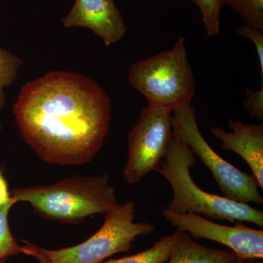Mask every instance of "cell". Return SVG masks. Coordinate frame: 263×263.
<instances>
[{
	"label": "cell",
	"mask_w": 263,
	"mask_h": 263,
	"mask_svg": "<svg viewBox=\"0 0 263 263\" xmlns=\"http://www.w3.org/2000/svg\"><path fill=\"white\" fill-rule=\"evenodd\" d=\"M110 97L94 80L53 70L22 86L13 114L24 142L48 164L82 165L108 136Z\"/></svg>",
	"instance_id": "1"
},
{
	"label": "cell",
	"mask_w": 263,
	"mask_h": 263,
	"mask_svg": "<svg viewBox=\"0 0 263 263\" xmlns=\"http://www.w3.org/2000/svg\"><path fill=\"white\" fill-rule=\"evenodd\" d=\"M17 202H27L45 219L76 224L94 214L104 216L118 205L115 188L108 174L70 176L44 186L14 189Z\"/></svg>",
	"instance_id": "2"
},
{
	"label": "cell",
	"mask_w": 263,
	"mask_h": 263,
	"mask_svg": "<svg viewBox=\"0 0 263 263\" xmlns=\"http://www.w3.org/2000/svg\"><path fill=\"white\" fill-rule=\"evenodd\" d=\"M195 158L191 148L173 133L167 154L157 171L172 188L173 197L167 209L179 214H199L213 220L247 221L262 228V211L249 203L207 193L197 186L190 174Z\"/></svg>",
	"instance_id": "3"
},
{
	"label": "cell",
	"mask_w": 263,
	"mask_h": 263,
	"mask_svg": "<svg viewBox=\"0 0 263 263\" xmlns=\"http://www.w3.org/2000/svg\"><path fill=\"white\" fill-rule=\"evenodd\" d=\"M127 79L132 87L146 98L148 105L172 111L191 105L196 92L182 37L177 40L172 49L133 63Z\"/></svg>",
	"instance_id": "4"
},
{
	"label": "cell",
	"mask_w": 263,
	"mask_h": 263,
	"mask_svg": "<svg viewBox=\"0 0 263 263\" xmlns=\"http://www.w3.org/2000/svg\"><path fill=\"white\" fill-rule=\"evenodd\" d=\"M135 216L134 202L118 204L105 214L100 230L83 243L57 250L31 246L51 263H101L114 254L129 252L137 237L155 232L149 222H135Z\"/></svg>",
	"instance_id": "5"
},
{
	"label": "cell",
	"mask_w": 263,
	"mask_h": 263,
	"mask_svg": "<svg viewBox=\"0 0 263 263\" xmlns=\"http://www.w3.org/2000/svg\"><path fill=\"white\" fill-rule=\"evenodd\" d=\"M173 133L184 142L210 170L222 196L235 202L262 205L257 180L223 159L213 149L199 129L192 105L173 111Z\"/></svg>",
	"instance_id": "6"
},
{
	"label": "cell",
	"mask_w": 263,
	"mask_h": 263,
	"mask_svg": "<svg viewBox=\"0 0 263 263\" xmlns=\"http://www.w3.org/2000/svg\"><path fill=\"white\" fill-rule=\"evenodd\" d=\"M171 109L147 105L128 135V157L123 177L136 184L160 168L173 136Z\"/></svg>",
	"instance_id": "7"
},
{
	"label": "cell",
	"mask_w": 263,
	"mask_h": 263,
	"mask_svg": "<svg viewBox=\"0 0 263 263\" xmlns=\"http://www.w3.org/2000/svg\"><path fill=\"white\" fill-rule=\"evenodd\" d=\"M162 216L179 231L189 233L195 239H208L217 242L231 249L240 259L263 258V230L249 228L242 222L233 226L214 222L193 213L179 214L167 209Z\"/></svg>",
	"instance_id": "8"
},
{
	"label": "cell",
	"mask_w": 263,
	"mask_h": 263,
	"mask_svg": "<svg viewBox=\"0 0 263 263\" xmlns=\"http://www.w3.org/2000/svg\"><path fill=\"white\" fill-rule=\"evenodd\" d=\"M65 28L85 27L110 46L125 35L127 27L114 0H76L70 13L62 19Z\"/></svg>",
	"instance_id": "9"
},
{
	"label": "cell",
	"mask_w": 263,
	"mask_h": 263,
	"mask_svg": "<svg viewBox=\"0 0 263 263\" xmlns=\"http://www.w3.org/2000/svg\"><path fill=\"white\" fill-rule=\"evenodd\" d=\"M232 132L221 127H213V136L221 141V148L238 154L247 162L263 189V124H245L238 120H228Z\"/></svg>",
	"instance_id": "10"
},
{
	"label": "cell",
	"mask_w": 263,
	"mask_h": 263,
	"mask_svg": "<svg viewBox=\"0 0 263 263\" xmlns=\"http://www.w3.org/2000/svg\"><path fill=\"white\" fill-rule=\"evenodd\" d=\"M179 232L167 263H231L237 258L233 252L205 247L187 233Z\"/></svg>",
	"instance_id": "11"
},
{
	"label": "cell",
	"mask_w": 263,
	"mask_h": 263,
	"mask_svg": "<svg viewBox=\"0 0 263 263\" xmlns=\"http://www.w3.org/2000/svg\"><path fill=\"white\" fill-rule=\"evenodd\" d=\"M179 233V230H176L172 234L160 237L151 248L134 255L110 259L101 263H164L167 262L176 245Z\"/></svg>",
	"instance_id": "12"
},
{
	"label": "cell",
	"mask_w": 263,
	"mask_h": 263,
	"mask_svg": "<svg viewBox=\"0 0 263 263\" xmlns=\"http://www.w3.org/2000/svg\"><path fill=\"white\" fill-rule=\"evenodd\" d=\"M22 64V60L15 53L0 48V111L7 103L5 89L15 82Z\"/></svg>",
	"instance_id": "13"
},
{
	"label": "cell",
	"mask_w": 263,
	"mask_h": 263,
	"mask_svg": "<svg viewBox=\"0 0 263 263\" xmlns=\"http://www.w3.org/2000/svg\"><path fill=\"white\" fill-rule=\"evenodd\" d=\"M17 203L14 198L8 203L0 206V261L6 262L12 256L22 254V247L10 231L8 215L11 208Z\"/></svg>",
	"instance_id": "14"
},
{
	"label": "cell",
	"mask_w": 263,
	"mask_h": 263,
	"mask_svg": "<svg viewBox=\"0 0 263 263\" xmlns=\"http://www.w3.org/2000/svg\"><path fill=\"white\" fill-rule=\"evenodd\" d=\"M198 6L202 15V23L209 37H214L220 32L221 8L228 0H191Z\"/></svg>",
	"instance_id": "15"
},
{
	"label": "cell",
	"mask_w": 263,
	"mask_h": 263,
	"mask_svg": "<svg viewBox=\"0 0 263 263\" xmlns=\"http://www.w3.org/2000/svg\"><path fill=\"white\" fill-rule=\"evenodd\" d=\"M228 5L246 25L263 31V0H228Z\"/></svg>",
	"instance_id": "16"
},
{
	"label": "cell",
	"mask_w": 263,
	"mask_h": 263,
	"mask_svg": "<svg viewBox=\"0 0 263 263\" xmlns=\"http://www.w3.org/2000/svg\"><path fill=\"white\" fill-rule=\"evenodd\" d=\"M242 108L252 119L262 122L263 119V85L259 89L248 88L246 89Z\"/></svg>",
	"instance_id": "17"
},
{
	"label": "cell",
	"mask_w": 263,
	"mask_h": 263,
	"mask_svg": "<svg viewBox=\"0 0 263 263\" xmlns=\"http://www.w3.org/2000/svg\"><path fill=\"white\" fill-rule=\"evenodd\" d=\"M235 32L238 35L250 40L253 43L258 57L261 78L263 82V31L243 24V26L236 27Z\"/></svg>",
	"instance_id": "18"
},
{
	"label": "cell",
	"mask_w": 263,
	"mask_h": 263,
	"mask_svg": "<svg viewBox=\"0 0 263 263\" xmlns=\"http://www.w3.org/2000/svg\"><path fill=\"white\" fill-rule=\"evenodd\" d=\"M13 199L9 190L8 182L4 176V169H0V206L8 203Z\"/></svg>",
	"instance_id": "19"
},
{
	"label": "cell",
	"mask_w": 263,
	"mask_h": 263,
	"mask_svg": "<svg viewBox=\"0 0 263 263\" xmlns=\"http://www.w3.org/2000/svg\"><path fill=\"white\" fill-rule=\"evenodd\" d=\"M22 242H23L24 245L23 247H22V254H27V255L32 256V257H35V258L39 261L40 263H51L48 259H46V257H43L41 254L36 252V251L32 248V246H31L30 242L24 240H22Z\"/></svg>",
	"instance_id": "20"
},
{
	"label": "cell",
	"mask_w": 263,
	"mask_h": 263,
	"mask_svg": "<svg viewBox=\"0 0 263 263\" xmlns=\"http://www.w3.org/2000/svg\"><path fill=\"white\" fill-rule=\"evenodd\" d=\"M231 263H263L260 259H240L237 257Z\"/></svg>",
	"instance_id": "21"
},
{
	"label": "cell",
	"mask_w": 263,
	"mask_h": 263,
	"mask_svg": "<svg viewBox=\"0 0 263 263\" xmlns=\"http://www.w3.org/2000/svg\"><path fill=\"white\" fill-rule=\"evenodd\" d=\"M3 129V125H2L1 122H0V132Z\"/></svg>",
	"instance_id": "22"
},
{
	"label": "cell",
	"mask_w": 263,
	"mask_h": 263,
	"mask_svg": "<svg viewBox=\"0 0 263 263\" xmlns=\"http://www.w3.org/2000/svg\"><path fill=\"white\" fill-rule=\"evenodd\" d=\"M0 263H8V262H1V261H0Z\"/></svg>",
	"instance_id": "23"
}]
</instances>
